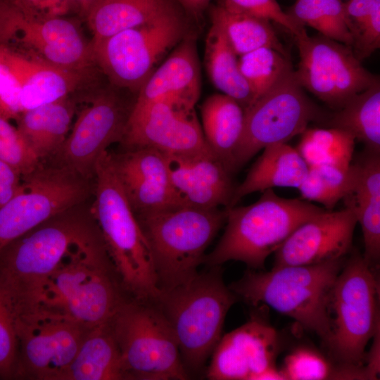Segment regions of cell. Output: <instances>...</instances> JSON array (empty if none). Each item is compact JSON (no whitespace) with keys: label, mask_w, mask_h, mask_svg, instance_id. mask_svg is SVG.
Masks as SVG:
<instances>
[{"label":"cell","mask_w":380,"mask_h":380,"mask_svg":"<svg viewBox=\"0 0 380 380\" xmlns=\"http://www.w3.org/2000/svg\"><path fill=\"white\" fill-rule=\"evenodd\" d=\"M104 243L87 201L50 217L0 251V284L20 312L38 307L42 290L78 247Z\"/></svg>","instance_id":"6da1fadb"},{"label":"cell","mask_w":380,"mask_h":380,"mask_svg":"<svg viewBox=\"0 0 380 380\" xmlns=\"http://www.w3.org/2000/svg\"><path fill=\"white\" fill-rule=\"evenodd\" d=\"M91 212L124 291L152 301L160 293L147 240L130 206L108 150L99 158Z\"/></svg>","instance_id":"7a4b0ae2"},{"label":"cell","mask_w":380,"mask_h":380,"mask_svg":"<svg viewBox=\"0 0 380 380\" xmlns=\"http://www.w3.org/2000/svg\"><path fill=\"white\" fill-rule=\"evenodd\" d=\"M237 298L225 285L220 266H214L186 283L160 290L151 301L170 324L190 376L206 369L222 337L226 315Z\"/></svg>","instance_id":"3957f363"},{"label":"cell","mask_w":380,"mask_h":380,"mask_svg":"<svg viewBox=\"0 0 380 380\" xmlns=\"http://www.w3.org/2000/svg\"><path fill=\"white\" fill-rule=\"evenodd\" d=\"M345 258L310 265L248 270L229 287L249 304H265L315 333L327 345L331 335L329 303Z\"/></svg>","instance_id":"277c9868"},{"label":"cell","mask_w":380,"mask_h":380,"mask_svg":"<svg viewBox=\"0 0 380 380\" xmlns=\"http://www.w3.org/2000/svg\"><path fill=\"white\" fill-rule=\"evenodd\" d=\"M225 210L224 232L203 264L210 267L236 260L254 270L262 269L267 257L298 226L325 210L298 198L280 197L272 189L251 205Z\"/></svg>","instance_id":"5b68a950"},{"label":"cell","mask_w":380,"mask_h":380,"mask_svg":"<svg viewBox=\"0 0 380 380\" xmlns=\"http://www.w3.org/2000/svg\"><path fill=\"white\" fill-rule=\"evenodd\" d=\"M149 246L160 290L198 274L205 251L226 221V210L178 205L136 216Z\"/></svg>","instance_id":"8992f818"},{"label":"cell","mask_w":380,"mask_h":380,"mask_svg":"<svg viewBox=\"0 0 380 380\" xmlns=\"http://www.w3.org/2000/svg\"><path fill=\"white\" fill-rule=\"evenodd\" d=\"M116 276L105 244L78 247L50 277L39 306L89 329L106 324L125 300Z\"/></svg>","instance_id":"52a82bcc"},{"label":"cell","mask_w":380,"mask_h":380,"mask_svg":"<svg viewBox=\"0 0 380 380\" xmlns=\"http://www.w3.org/2000/svg\"><path fill=\"white\" fill-rule=\"evenodd\" d=\"M374 269L359 253L345 260L330 295L331 335L325 346L337 365L366 375L365 348L379 329V281Z\"/></svg>","instance_id":"ba28073f"},{"label":"cell","mask_w":380,"mask_h":380,"mask_svg":"<svg viewBox=\"0 0 380 380\" xmlns=\"http://www.w3.org/2000/svg\"><path fill=\"white\" fill-rule=\"evenodd\" d=\"M125 380H186L175 333L151 303L125 299L109 321Z\"/></svg>","instance_id":"9c48e42d"},{"label":"cell","mask_w":380,"mask_h":380,"mask_svg":"<svg viewBox=\"0 0 380 380\" xmlns=\"http://www.w3.org/2000/svg\"><path fill=\"white\" fill-rule=\"evenodd\" d=\"M191 30L183 10L94 41V65L109 83L137 94L159 61Z\"/></svg>","instance_id":"30bf717a"},{"label":"cell","mask_w":380,"mask_h":380,"mask_svg":"<svg viewBox=\"0 0 380 380\" xmlns=\"http://www.w3.org/2000/svg\"><path fill=\"white\" fill-rule=\"evenodd\" d=\"M324 117L304 93L293 68L244 110L243 133L234 155V172L267 146L286 143Z\"/></svg>","instance_id":"8fae6325"},{"label":"cell","mask_w":380,"mask_h":380,"mask_svg":"<svg viewBox=\"0 0 380 380\" xmlns=\"http://www.w3.org/2000/svg\"><path fill=\"white\" fill-rule=\"evenodd\" d=\"M22 181L25 190L0 209V251L53 215L87 201L94 190V179L54 161H40Z\"/></svg>","instance_id":"7c38bea8"},{"label":"cell","mask_w":380,"mask_h":380,"mask_svg":"<svg viewBox=\"0 0 380 380\" xmlns=\"http://www.w3.org/2000/svg\"><path fill=\"white\" fill-rule=\"evenodd\" d=\"M0 45L64 69L97 70L91 42L85 40L75 20L32 18L22 13L12 0L0 5Z\"/></svg>","instance_id":"4fadbf2b"},{"label":"cell","mask_w":380,"mask_h":380,"mask_svg":"<svg viewBox=\"0 0 380 380\" xmlns=\"http://www.w3.org/2000/svg\"><path fill=\"white\" fill-rule=\"evenodd\" d=\"M89 329L70 317L43 306L19 315L15 379L59 380Z\"/></svg>","instance_id":"5bb4252c"},{"label":"cell","mask_w":380,"mask_h":380,"mask_svg":"<svg viewBox=\"0 0 380 380\" xmlns=\"http://www.w3.org/2000/svg\"><path fill=\"white\" fill-rule=\"evenodd\" d=\"M295 39L300 57L294 70L298 82L336 110L379 80L362 65L350 46L307 32Z\"/></svg>","instance_id":"9a60e30c"},{"label":"cell","mask_w":380,"mask_h":380,"mask_svg":"<svg viewBox=\"0 0 380 380\" xmlns=\"http://www.w3.org/2000/svg\"><path fill=\"white\" fill-rule=\"evenodd\" d=\"M122 90L110 83L96 89L61 148L50 159L93 179L101 155L112 144L121 142L135 103Z\"/></svg>","instance_id":"2e32d148"},{"label":"cell","mask_w":380,"mask_h":380,"mask_svg":"<svg viewBox=\"0 0 380 380\" xmlns=\"http://www.w3.org/2000/svg\"><path fill=\"white\" fill-rule=\"evenodd\" d=\"M123 148L146 147L165 155L211 151L195 108L167 101L134 104Z\"/></svg>","instance_id":"e0dca14e"},{"label":"cell","mask_w":380,"mask_h":380,"mask_svg":"<svg viewBox=\"0 0 380 380\" xmlns=\"http://www.w3.org/2000/svg\"><path fill=\"white\" fill-rule=\"evenodd\" d=\"M279 347L276 330L253 318L221 337L205 376L210 380L284 379L275 367Z\"/></svg>","instance_id":"ac0fdd59"},{"label":"cell","mask_w":380,"mask_h":380,"mask_svg":"<svg viewBox=\"0 0 380 380\" xmlns=\"http://www.w3.org/2000/svg\"><path fill=\"white\" fill-rule=\"evenodd\" d=\"M357 223L355 210L348 205L341 210L320 213L298 226L274 252L273 267L345 258Z\"/></svg>","instance_id":"d6986e66"},{"label":"cell","mask_w":380,"mask_h":380,"mask_svg":"<svg viewBox=\"0 0 380 380\" xmlns=\"http://www.w3.org/2000/svg\"><path fill=\"white\" fill-rule=\"evenodd\" d=\"M112 153L135 216L184 205L172 184L165 154L146 147L123 148Z\"/></svg>","instance_id":"ffe728a7"},{"label":"cell","mask_w":380,"mask_h":380,"mask_svg":"<svg viewBox=\"0 0 380 380\" xmlns=\"http://www.w3.org/2000/svg\"><path fill=\"white\" fill-rule=\"evenodd\" d=\"M170 180L183 204L201 208L229 207L235 186L212 151L166 155Z\"/></svg>","instance_id":"44dd1931"},{"label":"cell","mask_w":380,"mask_h":380,"mask_svg":"<svg viewBox=\"0 0 380 380\" xmlns=\"http://www.w3.org/2000/svg\"><path fill=\"white\" fill-rule=\"evenodd\" d=\"M0 53L18 86L22 113L74 94L94 76V71L64 69L1 45Z\"/></svg>","instance_id":"7402d4cb"},{"label":"cell","mask_w":380,"mask_h":380,"mask_svg":"<svg viewBox=\"0 0 380 380\" xmlns=\"http://www.w3.org/2000/svg\"><path fill=\"white\" fill-rule=\"evenodd\" d=\"M201 87L196 34L191 30L144 83L134 103L167 101L194 108Z\"/></svg>","instance_id":"603a6c76"},{"label":"cell","mask_w":380,"mask_h":380,"mask_svg":"<svg viewBox=\"0 0 380 380\" xmlns=\"http://www.w3.org/2000/svg\"><path fill=\"white\" fill-rule=\"evenodd\" d=\"M72 95L27 110L15 120L17 128L40 161L53 158L68 135L77 105Z\"/></svg>","instance_id":"cb8c5ba5"},{"label":"cell","mask_w":380,"mask_h":380,"mask_svg":"<svg viewBox=\"0 0 380 380\" xmlns=\"http://www.w3.org/2000/svg\"><path fill=\"white\" fill-rule=\"evenodd\" d=\"M263 150L244 180L235 187L229 207L256 191L273 187L298 188L305 178L308 166L296 148L282 143Z\"/></svg>","instance_id":"d4e9b609"},{"label":"cell","mask_w":380,"mask_h":380,"mask_svg":"<svg viewBox=\"0 0 380 380\" xmlns=\"http://www.w3.org/2000/svg\"><path fill=\"white\" fill-rule=\"evenodd\" d=\"M179 10L175 0H94L85 20L96 41Z\"/></svg>","instance_id":"484cf974"},{"label":"cell","mask_w":380,"mask_h":380,"mask_svg":"<svg viewBox=\"0 0 380 380\" xmlns=\"http://www.w3.org/2000/svg\"><path fill=\"white\" fill-rule=\"evenodd\" d=\"M202 130L213 153L234 173V155L244 125V109L224 94L208 96L201 107Z\"/></svg>","instance_id":"4316f807"},{"label":"cell","mask_w":380,"mask_h":380,"mask_svg":"<svg viewBox=\"0 0 380 380\" xmlns=\"http://www.w3.org/2000/svg\"><path fill=\"white\" fill-rule=\"evenodd\" d=\"M59 380H125L121 355L109 322L87 331Z\"/></svg>","instance_id":"83f0119b"},{"label":"cell","mask_w":380,"mask_h":380,"mask_svg":"<svg viewBox=\"0 0 380 380\" xmlns=\"http://www.w3.org/2000/svg\"><path fill=\"white\" fill-rule=\"evenodd\" d=\"M237 56L222 28L211 21L204 57L208 77L217 89L236 100L245 110L253 96L239 70Z\"/></svg>","instance_id":"f1b7e54d"},{"label":"cell","mask_w":380,"mask_h":380,"mask_svg":"<svg viewBox=\"0 0 380 380\" xmlns=\"http://www.w3.org/2000/svg\"><path fill=\"white\" fill-rule=\"evenodd\" d=\"M331 127L344 130L362 141L367 151H380V82L352 97L328 120Z\"/></svg>","instance_id":"f546056e"},{"label":"cell","mask_w":380,"mask_h":380,"mask_svg":"<svg viewBox=\"0 0 380 380\" xmlns=\"http://www.w3.org/2000/svg\"><path fill=\"white\" fill-rule=\"evenodd\" d=\"M208 8L210 20L222 28L238 56L261 47H270L290 58L270 20L229 11L221 4Z\"/></svg>","instance_id":"4dcf8cb0"},{"label":"cell","mask_w":380,"mask_h":380,"mask_svg":"<svg viewBox=\"0 0 380 380\" xmlns=\"http://www.w3.org/2000/svg\"><path fill=\"white\" fill-rule=\"evenodd\" d=\"M355 139L335 127L306 129L296 148L308 167L332 165L347 169L351 165Z\"/></svg>","instance_id":"1f68e13d"},{"label":"cell","mask_w":380,"mask_h":380,"mask_svg":"<svg viewBox=\"0 0 380 380\" xmlns=\"http://www.w3.org/2000/svg\"><path fill=\"white\" fill-rule=\"evenodd\" d=\"M356 179L354 164L347 169L332 165L308 167V174L298 188L303 199L321 203L331 210L353 190Z\"/></svg>","instance_id":"d6a6232c"},{"label":"cell","mask_w":380,"mask_h":380,"mask_svg":"<svg viewBox=\"0 0 380 380\" xmlns=\"http://www.w3.org/2000/svg\"><path fill=\"white\" fill-rule=\"evenodd\" d=\"M288 13L321 35L352 47L342 0H296Z\"/></svg>","instance_id":"836d02e7"},{"label":"cell","mask_w":380,"mask_h":380,"mask_svg":"<svg viewBox=\"0 0 380 380\" xmlns=\"http://www.w3.org/2000/svg\"><path fill=\"white\" fill-rule=\"evenodd\" d=\"M345 205L355 210L361 225L364 243V258L377 268L380 258V186L355 183L353 191L343 198Z\"/></svg>","instance_id":"e575fe53"},{"label":"cell","mask_w":380,"mask_h":380,"mask_svg":"<svg viewBox=\"0 0 380 380\" xmlns=\"http://www.w3.org/2000/svg\"><path fill=\"white\" fill-rule=\"evenodd\" d=\"M343 8L353 51L362 61L380 47V0H348Z\"/></svg>","instance_id":"d590c367"},{"label":"cell","mask_w":380,"mask_h":380,"mask_svg":"<svg viewBox=\"0 0 380 380\" xmlns=\"http://www.w3.org/2000/svg\"><path fill=\"white\" fill-rule=\"evenodd\" d=\"M238 62L239 70L251 91L252 103L293 68L290 58L270 47H261L241 55Z\"/></svg>","instance_id":"8d00e7d4"},{"label":"cell","mask_w":380,"mask_h":380,"mask_svg":"<svg viewBox=\"0 0 380 380\" xmlns=\"http://www.w3.org/2000/svg\"><path fill=\"white\" fill-rule=\"evenodd\" d=\"M280 371L284 379H343L341 366L334 365L319 352L305 346L286 355Z\"/></svg>","instance_id":"74e56055"},{"label":"cell","mask_w":380,"mask_h":380,"mask_svg":"<svg viewBox=\"0 0 380 380\" xmlns=\"http://www.w3.org/2000/svg\"><path fill=\"white\" fill-rule=\"evenodd\" d=\"M18 311L8 291L0 284V379H15L19 356L17 332Z\"/></svg>","instance_id":"f35d334b"},{"label":"cell","mask_w":380,"mask_h":380,"mask_svg":"<svg viewBox=\"0 0 380 380\" xmlns=\"http://www.w3.org/2000/svg\"><path fill=\"white\" fill-rule=\"evenodd\" d=\"M0 158L21 176L29 175L40 160L17 127L0 117Z\"/></svg>","instance_id":"ab89813d"},{"label":"cell","mask_w":380,"mask_h":380,"mask_svg":"<svg viewBox=\"0 0 380 380\" xmlns=\"http://www.w3.org/2000/svg\"><path fill=\"white\" fill-rule=\"evenodd\" d=\"M221 4L232 12L272 20L294 37L306 32L305 25L284 12L277 0H223Z\"/></svg>","instance_id":"60d3db41"},{"label":"cell","mask_w":380,"mask_h":380,"mask_svg":"<svg viewBox=\"0 0 380 380\" xmlns=\"http://www.w3.org/2000/svg\"><path fill=\"white\" fill-rule=\"evenodd\" d=\"M24 14L38 19L65 17L74 12L73 0H12Z\"/></svg>","instance_id":"b9f144b4"},{"label":"cell","mask_w":380,"mask_h":380,"mask_svg":"<svg viewBox=\"0 0 380 380\" xmlns=\"http://www.w3.org/2000/svg\"><path fill=\"white\" fill-rule=\"evenodd\" d=\"M21 113L18 86L0 53V117L15 120Z\"/></svg>","instance_id":"7bdbcfd3"},{"label":"cell","mask_w":380,"mask_h":380,"mask_svg":"<svg viewBox=\"0 0 380 380\" xmlns=\"http://www.w3.org/2000/svg\"><path fill=\"white\" fill-rule=\"evenodd\" d=\"M186 16L199 20L210 5L211 0H175Z\"/></svg>","instance_id":"ee69618b"},{"label":"cell","mask_w":380,"mask_h":380,"mask_svg":"<svg viewBox=\"0 0 380 380\" xmlns=\"http://www.w3.org/2000/svg\"><path fill=\"white\" fill-rule=\"evenodd\" d=\"M0 183L18 186L23 184L19 173L9 164L0 158Z\"/></svg>","instance_id":"f6af8a7d"},{"label":"cell","mask_w":380,"mask_h":380,"mask_svg":"<svg viewBox=\"0 0 380 380\" xmlns=\"http://www.w3.org/2000/svg\"><path fill=\"white\" fill-rule=\"evenodd\" d=\"M25 189L23 182L18 186H13L0 183V209L15 196L22 193Z\"/></svg>","instance_id":"bcb514c9"},{"label":"cell","mask_w":380,"mask_h":380,"mask_svg":"<svg viewBox=\"0 0 380 380\" xmlns=\"http://www.w3.org/2000/svg\"><path fill=\"white\" fill-rule=\"evenodd\" d=\"M94 0H73L74 13L85 20Z\"/></svg>","instance_id":"7dc6e473"},{"label":"cell","mask_w":380,"mask_h":380,"mask_svg":"<svg viewBox=\"0 0 380 380\" xmlns=\"http://www.w3.org/2000/svg\"><path fill=\"white\" fill-rule=\"evenodd\" d=\"M4 0H0V4L4 1Z\"/></svg>","instance_id":"c3c4849f"}]
</instances>
